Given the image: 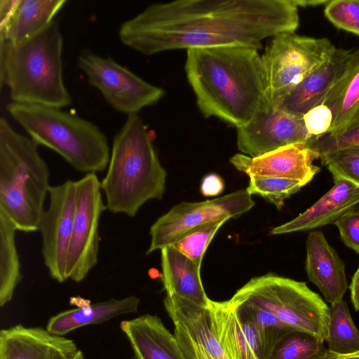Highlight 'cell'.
Segmentation results:
<instances>
[{
  "label": "cell",
  "instance_id": "41",
  "mask_svg": "<svg viewBox=\"0 0 359 359\" xmlns=\"http://www.w3.org/2000/svg\"><path fill=\"white\" fill-rule=\"evenodd\" d=\"M322 359H359V353H355L350 355H339L331 353L327 349Z\"/></svg>",
  "mask_w": 359,
  "mask_h": 359
},
{
  "label": "cell",
  "instance_id": "22",
  "mask_svg": "<svg viewBox=\"0 0 359 359\" xmlns=\"http://www.w3.org/2000/svg\"><path fill=\"white\" fill-rule=\"evenodd\" d=\"M140 302L139 297L131 295L84 304L52 316L46 329L51 334L65 336L84 326L102 323L119 316L135 313Z\"/></svg>",
  "mask_w": 359,
  "mask_h": 359
},
{
  "label": "cell",
  "instance_id": "42",
  "mask_svg": "<svg viewBox=\"0 0 359 359\" xmlns=\"http://www.w3.org/2000/svg\"><path fill=\"white\" fill-rule=\"evenodd\" d=\"M356 353H359V352ZM355 354V353H354Z\"/></svg>",
  "mask_w": 359,
  "mask_h": 359
},
{
  "label": "cell",
  "instance_id": "5",
  "mask_svg": "<svg viewBox=\"0 0 359 359\" xmlns=\"http://www.w3.org/2000/svg\"><path fill=\"white\" fill-rule=\"evenodd\" d=\"M39 144L0 119V212L18 231L39 230L51 186Z\"/></svg>",
  "mask_w": 359,
  "mask_h": 359
},
{
  "label": "cell",
  "instance_id": "7",
  "mask_svg": "<svg viewBox=\"0 0 359 359\" xmlns=\"http://www.w3.org/2000/svg\"><path fill=\"white\" fill-rule=\"evenodd\" d=\"M230 299L259 306L294 330L326 340L330 307L305 282L269 273L250 279Z\"/></svg>",
  "mask_w": 359,
  "mask_h": 359
},
{
  "label": "cell",
  "instance_id": "26",
  "mask_svg": "<svg viewBox=\"0 0 359 359\" xmlns=\"http://www.w3.org/2000/svg\"><path fill=\"white\" fill-rule=\"evenodd\" d=\"M18 231L11 221L0 212V306L10 302L22 280L15 243Z\"/></svg>",
  "mask_w": 359,
  "mask_h": 359
},
{
  "label": "cell",
  "instance_id": "17",
  "mask_svg": "<svg viewBox=\"0 0 359 359\" xmlns=\"http://www.w3.org/2000/svg\"><path fill=\"white\" fill-rule=\"evenodd\" d=\"M209 307L219 341L230 359H266L254 324L230 300L210 299Z\"/></svg>",
  "mask_w": 359,
  "mask_h": 359
},
{
  "label": "cell",
  "instance_id": "35",
  "mask_svg": "<svg viewBox=\"0 0 359 359\" xmlns=\"http://www.w3.org/2000/svg\"><path fill=\"white\" fill-rule=\"evenodd\" d=\"M334 224L345 245L359 253V205L343 213Z\"/></svg>",
  "mask_w": 359,
  "mask_h": 359
},
{
  "label": "cell",
  "instance_id": "15",
  "mask_svg": "<svg viewBox=\"0 0 359 359\" xmlns=\"http://www.w3.org/2000/svg\"><path fill=\"white\" fill-rule=\"evenodd\" d=\"M318 158V154L309 142L288 145L256 157L237 154L229 161L249 177L287 178L298 180L305 185L320 170L313 163Z\"/></svg>",
  "mask_w": 359,
  "mask_h": 359
},
{
  "label": "cell",
  "instance_id": "16",
  "mask_svg": "<svg viewBox=\"0 0 359 359\" xmlns=\"http://www.w3.org/2000/svg\"><path fill=\"white\" fill-rule=\"evenodd\" d=\"M0 359H86L76 343L41 327L15 325L0 331Z\"/></svg>",
  "mask_w": 359,
  "mask_h": 359
},
{
  "label": "cell",
  "instance_id": "19",
  "mask_svg": "<svg viewBox=\"0 0 359 359\" xmlns=\"http://www.w3.org/2000/svg\"><path fill=\"white\" fill-rule=\"evenodd\" d=\"M306 244L305 269L309 280L330 304L342 300L348 289L344 262L321 231H311Z\"/></svg>",
  "mask_w": 359,
  "mask_h": 359
},
{
  "label": "cell",
  "instance_id": "34",
  "mask_svg": "<svg viewBox=\"0 0 359 359\" xmlns=\"http://www.w3.org/2000/svg\"><path fill=\"white\" fill-rule=\"evenodd\" d=\"M355 145H359V123L340 133L313 137L310 142L311 147L318 154L319 158Z\"/></svg>",
  "mask_w": 359,
  "mask_h": 359
},
{
  "label": "cell",
  "instance_id": "4",
  "mask_svg": "<svg viewBox=\"0 0 359 359\" xmlns=\"http://www.w3.org/2000/svg\"><path fill=\"white\" fill-rule=\"evenodd\" d=\"M62 46L55 20L24 42L0 39V84L8 87L11 102L57 108L71 104L63 80Z\"/></svg>",
  "mask_w": 359,
  "mask_h": 359
},
{
  "label": "cell",
  "instance_id": "18",
  "mask_svg": "<svg viewBox=\"0 0 359 359\" xmlns=\"http://www.w3.org/2000/svg\"><path fill=\"white\" fill-rule=\"evenodd\" d=\"M353 51L336 48L330 58L306 76L285 97L279 108L303 116L311 109L323 104L342 77Z\"/></svg>",
  "mask_w": 359,
  "mask_h": 359
},
{
  "label": "cell",
  "instance_id": "27",
  "mask_svg": "<svg viewBox=\"0 0 359 359\" xmlns=\"http://www.w3.org/2000/svg\"><path fill=\"white\" fill-rule=\"evenodd\" d=\"M325 341L328 350L339 355H350L359 352V331L343 299L331 304L328 334Z\"/></svg>",
  "mask_w": 359,
  "mask_h": 359
},
{
  "label": "cell",
  "instance_id": "29",
  "mask_svg": "<svg viewBox=\"0 0 359 359\" xmlns=\"http://www.w3.org/2000/svg\"><path fill=\"white\" fill-rule=\"evenodd\" d=\"M327 350L313 336L293 331L278 343L270 359H322Z\"/></svg>",
  "mask_w": 359,
  "mask_h": 359
},
{
  "label": "cell",
  "instance_id": "2",
  "mask_svg": "<svg viewBox=\"0 0 359 359\" xmlns=\"http://www.w3.org/2000/svg\"><path fill=\"white\" fill-rule=\"evenodd\" d=\"M185 72L205 117L236 128L248 122L266 98L262 55L247 46L187 50Z\"/></svg>",
  "mask_w": 359,
  "mask_h": 359
},
{
  "label": "cell",
  "instance_id": "23",
  "mask_svg": "<svg viewBox=\"0 0 359 359\" xmlns=\"http://www.w3.org/2000/svg\"><path fill=\"white\" fill-rule=\"evenodd\" d=\"M161 252V279L166 295H177L208 307L210 299L202 285L201 267L172 246H166Z\"/></svg>",
  "mask_w": 359,
  "mask_h": 359
},
{
  "label": "cell",
  "instance_id": "11",
  "mask_svg": "<svg viewBox=\"0 0 359 359\" xmlns=\"http://www.w3.org/2000/svg\"><path fill=\"white\" fill-rule=\"evenodd\" d=\"M255 201L246 189L202 202H182L151 226L147 254L172 245L191 229L217 220H228L249 211Z\"/></svg>",
  "mask_w": 359,
  "mask_h": 359
},
{
  "label": "cell",
  "instance_id": "33",
  "mask_svg": "<svg viewBox=\"0 0 359 359\" xmlns=\"http://www.w3.org/2000/svg\"><path fill=\"white\" fill-rule=\"evenodd\" d=\"M324 15L334 27L359 36V0H330Z\"/></svg>",
  "mask_w": 359,
  "mask_h": 359
},
{
  "label": "cell",
  "instance_id": "31",
  "mask_svg": "<svg viewBox=\"0 0 359 359\" xmlns=\"http://www.w3.org/2000/svg\"><path fill=\"white\" fill-rule=\"evenodd\" d=\"M226 221V219L217 220L196 226L189 231L170 246H172L201 267L203 255L208 245L218 229Z\"/></svg>",
  "mask_w": 359,
  "mask_h": 359
},
{
  "label": "cell",
  "instance_id": "32",
  "mask_svg": "<svg viewBox=\"0 0 359 359\" xmlns=\"http://www.w3.org/2000/svg\"><path fill=\"white\" fill-rule=\"evenodd\" d=\"M320 160L333 177L346 180L359 187V145L339 149Z\"/></svg>",
  "mask_w": 359,
  "mask_h": 359
},
{
  "label": "cell",
  "instance_id": "8",
  "mask_svg": "<svg viewBox=\"0 0 359 359\" xmlns=\"http://www.w3.org/2000/svg\"><path fill=\"white\" fill-rule=\"evenodd\" d=\"M335 49L327 38L302 36L295 32L272 37L262 55L269 103L279 107L306 76L330 58Z\"/></svg>",
  "mask_w": 359,
  "mask_h": 359
},
{
  "label": "cell",
  "instance_id": "24",
  "mask_svg": "<svg viewBox=\"0 0 359 359\" xmlns=\"http://www.w3.org/2000/svg\"><path fill=\"white\" fill-rule=\"evenodd\" d=\"M67 3L65 0H18L8 20L0 26V39L17 44L46 29Z\"/></svg>",
  "mask_w": 359,
  "mask_h": 359
},
{
  "label": "cell",
  "instance_id": "28",
  "mask_svg": "<svg viewBox=\"0 0 359 359\" xmlns=\"http://www.w3.org/2000/svg\"><path fill=\"white\" fill-rule=\"evenodd\" d=\"M229 300L239 307L254 324L263 344L266 359H270L276 346L286 335L295 331L276 316L259 306Z\"/></svg>",
  "mask_w": 359,
  "mask_h": 359
},
{
  "label": "cell",
  "instance_id": "13",
  "mask_svg": "<svg viewBox=\"0 0 359 359\" xmlns=\"http://www.w3.org/2000/svg\"><path fill=\"white\" fill-rule=\"evenodd\" d=\"M49 204L39 226L42 257L50 276L58 283L67 280V257L72 236L76 201V181L51 186Z\"/></svg>",
  "mask_w": 359,
  "mask_h": 359
},
{
  "label": "cell",
  "instance_id": "30",
  "mask_svg": "<svg viewBox=\"0 0 359 359\" xmlns=\"http://www.w3.org/2000/svg\"><path fill=\"white\" fill-rule=\"evenodd\" d=\"M304 184L295 180L264 176H250L246 191L259 195L280 210L285 199L298 192Z\"/></svg>",
  "mask_w": 359,
  "mask_h": 359
},
{
  "label": "cell",
  "instance_id": "40",
  "mask_svg": "<svg viewBox=\"0 0 359 359\" xmlns=\"http://www.w3.org/2000/svg\"><path fill=\"white\" fill-rule=\"evenodd\" d=\"M296 6L299 7L318 6L320 5L325 6L330 0H293Z\"/></svg>",
  "mask_w": 359,
  "mask_h": 359
},
{
  "label": "cell",
  "instance_id": "25",
  "mask_svg": "<svg viewBox=\"0 0 359 359\" xmlns=\"http://www.w3.org/2000/svg\"><path fill=\"white\" fill-rule=\"evenodd\" d=\"M333 114L329 134H337L359 123V48L324 104Z\"/></svg>",
  "mask_w": 359,
  "mask_h": 359
},
{
  "label": "cell",
  "instance_id": "9",
  "mask_svg": "<svg viewBox=\"0 0 359 359\" xmlns=\"http://www.w3.org/2000/svg\"><path fill=\"white\" fill-rule=\"evenodd\" d=\"M77 66L106 102L127 116L137 115L143 108L156 104L165 94L163 88L146 81L111 57L90 50L79 55Z\"/></svg>",
  "mask_w": 359,
  "mask_h": 359
},
{
  "label": "cell",
  "instance_id": "21",
  "mask_svg": "<svg viewBox=\"0 0 359 359\" xmlns=\"http://www.w3.org/2000/svg\"><path fill=\"white\" fill-rule=\"evenodd\" d=\"M119 327L135 359H187L175 336L156 315L144 314L124 320Z\"/></svg>",
  "mask_w": 359,
  "mask_h": 359
},
{
  "label": "cell",
  "instance_id": "10",
  "mask_svg": "<svg viewBox=\"0 0 359 359\" xmlns=\"http://www.w3.org/2000/svg\"><path fill=\"white\" fill-rule=\"evenodd\" d=\"M76 183V208L67 252L66 276L67 279L79 283L97 264L99 223L106 207L96 173L86 174Z\"/></svg>",
  "mask_w": 359,
  "mask_h": 359
},
{
  "label": "cell",
  "instance_id": "37",
  "mask_svg": "<svg viewBox=\"0 0 359 359\" xmlns=\"http://www.w3.org/2000/svg\"><path fill=\"white\" fill-rule=\"evenodd\" d=\"M224 189L223 179L215 173L205 175L201 183V191L205 196H214L221 194Z\"/></svg>",
  "mask_w": 359,
  "mask_h": 359
},
{
  "label": "cell",
  "instance_id": "38",
  "mask_svg": "<svg viewBox=\"0 0 359 359\" xmlns=\"http://www.w3.org/2000/svg\"><path fill=\"white\" fill-rule=\"evenodd\" d=\"M18 0H0V26L4 25L12 15Z\"/></svg>",
  "mask_w": 359,
  "mask_h": 359
},
{
  "label": "cell",
  "instance_id": "3",
  "mask_svg": "<svg viewBox=\"0 0 359 359\" xmlns=\"http://www.w3.org/2000/svg\"><path fill=\"white\" fill-rule=\"evenodd\" d=\"M166 176L143 120L138 114L127 116L100 181L106 210L135 217L148 201L162 199Z\"/></svg>",
  "mask_w": 359,
  "mask_h": 359
},
{
  "label": "cell",
  "instance_id": "14",
  "mask_svg": "<svg viewBox=\"0 0 359 359\" xmlns=\"http://www.w3.org/2000/svg\"><path fill=\"white\" fill-rule=\"evenodd\" d=\"M163 303L187 359H230L219 341L209 306L177 295H166Z\"/></svg>",
  "mask_w": 359,
  "mask_h": 359
},
{
  "label": "cell",
  "instance_id": "39",
  "mask_svg": "<svg viewBox=\"0 0 359 359\" xmlns=\"http://www.w3.org/2000/svg\"><path fill=\"white\" fill-rule=\"evenodd\" d=\"M349 289L353 305L355 311H359V267L352 278Z\"/></svg>",
  "mask_w": 359,
  "mask_h": 359
},
{
  "label": "cell",
  "instance_id": "6",
  "mask_svg": "<svg viewBox=\"0 0 359 359\" xmlns=\"http://www.w3.org/2000/svg\"><path fill=\"white\" fill-rule=\"evenodd\" d=\"M6 109L31 139L56 152L76 171L96 173L107 168L108 140L93 122L44 105L10 102Z\"/></svg>",
  "mask_w": 359,
  "mask_h": 359
},
{
  "label": "cell",
  "instance_id": "20",
  "mask_svg": "<svg viewBox=\"0 0 359 359\" xmlns=\"http://www.w3.org/2000/svg\"><path fill=\"white\" fill-rule=\"evenodd\" d=\"M313 205L294 219L272 229L273 235L307 231L334 224L350 208L359 204V187L339 177Z\"/></svg>",
  "mask_w": 359,
  "mask_h": 359
},
{
  "label": "cell",
  "instance_id": "1",
  "mask_svg": "<svg viewBox=\"0 0 359 359\" xmlns=\"http://www.w3.org/2000/svg\"><path fill=\"white\" fill-rule=\"evenodd\" d=\"M299 25L293 0H177L153 4L120 26L118 36L144 55L220 46L262 48Z\"/></svg>",
  "mask_w": 359,
  "mask_h": 359
},
{
  "label": "cell",
  "instance_id": "12",
  "mask_svg": "<svg viewBox=\"0 0 359 359\" xmlns=\"http://www.w3.org/2000/svg\"><path fill=\"white\" fill-rule=\"evenodd\" d=\"M237 129V146L243 153L256 157L288 145L309 143L303 116L273 107L266 98L255 114Z\"/></svg>",
  "mask_w": 359,
  "mask_h": 359
},
{
  "label": "cell",
  "instance_id": "36",
  "mask_svg": "<svg viewBox=\"0 0 359 359\" xmlns=\"http://www.w3.org/2000/svg\"><path fill=\"white\" fill-rule=\"evenodd\" d=\"M303 120L309 133L318 137L328 133L333 122V114L329 107L320 104L304 114Z\"/></svg>",
  "mask_w": 359,
  "mask_h": 359
}]
</instances>
